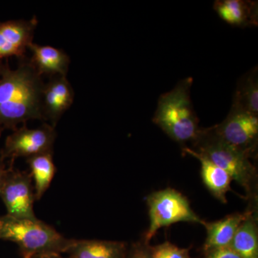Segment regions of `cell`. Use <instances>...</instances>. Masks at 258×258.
<instances>
[{
	"mask_svg": "<svg viewBox=\"0 0 258 258\" xmlns=\"http://www.w3.org/2000/svg\"><path fill=\"white\" fill-rule=\"evenodd\" d=\"M32 52L30 62L40 76L49 78L67 76L71 59L64 51L54 47L37 45L32 42L28 46Z\"/></svg>",
	"mask_w": 258,
	"mask_h": 258,
	"instance_id": "8fae6325",
	"label": "cell"
},
{
	"mask_svg": "<svg viewBox=\"0 0 258 258\" xmlns=\"http://www.w3.org/2000/svg\"><path fill=\"white\" fill-rule=\"evenodd\" d=\"M56 138L55 128L44 123L36 128H29L26 123L13 131L5 141L1 152V161L10 159L11 164L17 158H28L53 152Z\"/></svg>",
	"mask_w": 258,
	"mask_h": 258,
	"instance_id": "8992f818",
	"label": "cell"
},
{
	"mask_svg": "<svg viewBox=\"0 0 258 258\" xmlns=\"http://www.w3.org/2000/svg\"><path fill=\"white\" fill-rule=\"evenodd\" d=\"M127 252L123 242L72 239L66 253L70 258H125Z\"/></svg>",
	"mask_w": 258,
	"mask_h": 258,
	"instance_id": "4fadbf2b",
	"label": "cell"
},
{
	"mask_svg": "<svg viewBox=\"0 0 258 258\" xmlns=\"http://www.w3.org/2000/svg\"><path fill=\"white\" fill-rule=\"evenodd\" d=\"M190 149L201 154L225 170L240 185L249 198H255L257 172L248 153L227 143L214 127L200 128Z\"/></svg>",
	"mask_w": 258,
	"mask_h": 258,
	"instance_id": "7a4b0ae2",
	"label": "cell"
},
{
	"mask_svg": "<svg viewBox=\"0 0 258 258\" xmlns=\"http://www.w3.org/2000/svg\"><path fill=\"white\" fill-rule=\"evenodd\" d=\"M154 258H191L189 249L180 248L175 244L166 242L151 247Z\"/></svg>",
	"mask_w": 258,
	"mask_h": 258,
	"instance_id": "d6986e66",
	"label": "cell"
},
{
	"mask_svg": "<svg viewBox=\"0 0 258 258\" xmlns=\"http://www.w3.org/2000/svg\"><path fill=\"white\" fill-rule=\"evenodd\" d=\"M42 76L26 57L20 59L17 69L8 61H0V137L5 130H16L30 120H44Z\"/></svg>",
	"mask_w": 258,
	"mask_h": 258,
	"instance_id": "6da1fadb",
	"label": "cell"
},
{
	"mask_svg": "<svg viewBox=\"0 0 258 258\" xmlns=\"http://www.w3.org/2000/svg\"><path fill=\"white\" fill-rule=\"evenodd\" d=\"M214 10L225 23L235 27L257 26V2L245 0H217Z\"/></svg>",
	"mask_w": 258,
	"mask_h": 258,
	"instance_id": "9a60e30c",
	"label": "cell"
},
{
	"mask_svg": "<svg viewBox=\"0 0 258 258\" xmlns=\"http://www.w3.org/2000/svg\"><path fill=\"white\" fill-rule=\"evenodd\" d=\"M203 258H241L230 246L211 249L205 252Z\"/></svg>",
	"mask_w": 258,
	"mask_h": 258,
	"instance_id": "44dd1931",
	"label": "cell"
},
{
	"mask_svg": "<svg viewBox=\"0 0 258 258\" xmlns=\"http://www.w3.org/2000/svg\"><path fill=\"white\" fill-rule=\"evenodd\" d=\"M125 258H154L151 252L150 245L144 242L134 244L127 252Z\"/></svg>",
	"mask_w": 258,
	"mask_h": 258,
	"instance_id": "ffe728a7",
	"label": "cell"
},
{
	"mask_svg": "<svg viewBox=\"0 0 258 258\" xmlns=\"http://www.w3.org/2000/svg\"><path fill=\"white\" fill-rule=\"evenodd\" d=\"M255 211L237 229L230 247L241 258H258V228Z\"/></svg>",
	"mask_w": 258,
	"mask_h": 258,
	"instance_id": "e0dca14e",
	"label": "cell"
},
{
	"mask_svg": "<svg viewBox=\"0 0 258 258\" xmlns=\"http://www.w3.org/2000/svg\"><path fill=\"white\" fill-rule=\"evenodd\" d=\"M27 162L33 181L35 200H40L50 187L56 172L52 152L28 158Z\"/></svg>",
	"mask_w": 258,
	"mask_h": 258,
	"instance_id": "2e32d148",
	"label": "cell"
},
{
	"mask_svg": "<svg viewBox=\"0 0 258 258\" xmlns=\"http://www.w3.org/2000/svg\"><path fill=\"white\" fill-rule=\"evenodd\" d=\"M0 61H1V60H0Z\"/></svg>",
	"mask_w": 258,
	"mask_h": 258,
	"instance_id": "d4e9b609",
	"label": "cell"
},
{
	"mask_svg": "<svg viewBox=\"0 0 258 258\" xmlns=\"http://www.w3.org/2000/svg\"><path fill=\"white\" fill-rule=\"evenodd\" d=\"M0 240L18 244L22 255L66 253L72 239H68L38 219L0 216Z\"/></svg>",
	"mask_w": 258,
	"mask_h": 258,
	"instance_id": "277c9868",
	"label": "cell"
},
{
	"mask_svg": "<svg viewBox=\"0 0 258 258\" xmlns=\"http://www.w3.org/2000/svg\"><path fill=\"white\" fill-rule=\"evenodd\" d=\"M254 212L249 208L242 213L228 215L216 222H204L207 230V237L203 246L204 253L211 249L230 246L237 229L242 222Z\"/></svg>",
	"mask_w": 258,
	"mask_h": 258,
	"instance_id": "7c38bea8",
	"label": "cell"
},
{
	"mask_svg": "<svg viewBox=\"0 0 258 258\" xmlns=\"http://www.w3.org/2000/svg\"><path fill=\"white\" fill-rule=\"evenodd\" d=\"M38 20H10L0 22V60L10 57L22 59L33 40Z\"/></svg>",
	"mask_w": 258,
	"mask_h": 258,
	"instance_id": "9c48e42d",
	"label": "cell"
},
{
	"mask_svg": "<svg viewBox=\"0 0 258 258\" xmlns=\"http://www.w3.org/2000/svg\"><path fill=\"white\" fill-rule=\"evenodd\" d=\"M32 258H70L69 256L68 257H63L62 254L58 253H51V254H38V255L32 256Z\"/></svg>",
	"mask_w": 258,
	"mask_h": 258,
	"instance_id": "7402d4cb",
	"label": "cell"
},
{
	"mask_svg": "<svg viewBox=\"0 0 258 258\" xmlns=\"http://www.w3.org/2000/svg\"><path fill=\"white\" fill-rule=\"evenodd\" d=\"M183 153L196 158L201 164V176L204 184L217 200L223 204L227 203V194L230 191L232 178L220 166L198 154L189 147H184Z\"/></svg>",
	"mask_w": 258,
	"mask_h": 258,
	"instance_id": "5bb4252c",
	"label": "cell"
},
{
	"mask_svg": "<svg viewBox=\"0 0 258 258\" xmlns=\"http://www.w3.org/2000/svg\"><path fill=\"white\" fill-rule=\"evenodd\" d=\"M0 198L6 207L7 215L19 219L37 218L33 208L35 189L28 171L15 169L10 164L0 189Z\"/></svg>",
	"mask_w": 258,
	"mask_h": 258,
	"instance_id": "52a82bcc",
	"label": "cell"
},
{
	"mask_svg": "<svg viewBox=\"0 0 258 258\" xmlns=\"http://www.w3.org/2000/svg\"><path fill=\"white\" fill-rule=\"evenodd\" d=\"M7 172H8V169H6L3 164H0V189H1L3 182H4Z\"/></svg>",
	"mask_w": 258,
	"mask_h": 258,
	"instance_id": "603a6c76",
	"label": "cell"
},
{
	"mask_svg": "<svg viewBox=\"0 0 258 258\" xmlns=\"http://www.w3.org/2000/svg\"><path fill=\"white\" fill-rule=\"evenodd\" d=\"M149 208V227L144 236V243L149 242L162 227L178 222H190L203 225L204 220L193 211L187 199L176 189L155 191L147 198Z\"/></svg>",
	"mask_w": 258,
	"mask_h": 258,
	"instance_id": "5b68a950",
	"label": "cell"
},
{
	"mask_svg": "<svg viewBox=\"0 0 258 258\" xmlns=\"http://www.w3.org/2000/svg\"><path fill=\"white\" fill-rule=\"evenodd\" d=\"M192 83L193 79L187 78L161 95L153 118V122L168 137L181 145L192 143L200 129L190 98Z\"/></svg>",
	"mask_w": 258,
	"mask_h": 258,
	"instance_id": "3957f363",
	"label": "cell"
},
{
	"mask_svg": "<svg viewBox=\"0 0 258 258\" xmlns=\"http://www.w3.org/2000/svg\"><path fill=\"white\" fill-rule=\"evenodd\" d=\"M74 91L67 78L55 76L44 85L42 96V109L44 120L56 126L64 112L72 106Z\"/></svg>",
	"mask_w": 258,
	"mask_h": 258,
	"instance_id": "30bf717a",
	"label": "cell"
},
{
	"mask_svg": "<svg viewBox=\"0 0 258 258\" xmlns=\"http://www.w3.org/2000/svg\"><path fill=\"white\" fill-rule=\"evenodd\" d=\"M232 107L258 115L257 68L244 74L237 83Z\"/></svg>",
	"mask_w": 258,
	"mask_h": 258,
	"instance_id": "ac0fdd59",
	"label": "cell"
},
{
	"mask_svg": "<svg viewBox=\"0 0 258 258\" xmlns=\"http://www.w3.org/2000/svg\"><path fill=\"white\" fill-rule=\"evenodd\" d=\"M32 254H25V255H23V258H32Z\"/></svg>",
	"mask_w": 258,
	"mask_h": 258,
	"instance_id": "cb8c5ba5",
	"label": "cell"
},
{
	"mask_svg": "<svg viewBox=\"0 0 258 258\" xmlns=\"http://www.w3.org/2000/svg\"><path fill=\"white\" fill-rule=\"evenodd\" d=\"M213 127L226 142L254 157L257 147L258 115L231 107L227 118Z\"/></svg>",
	"mask_w": 258,
	"mask_h": 258,
	"instance_id": "ba28073f",
	"label": "cell"
}]
</instances>
